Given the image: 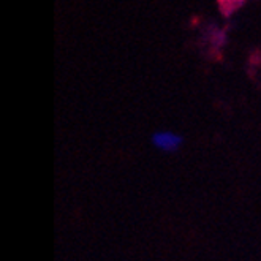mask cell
<instances>
[{
  "label": "cell",
  "instance_id": "obj_1",
  "mask_svg": "<svg viewBox=\"0 0 261 261\" xmlns=\"http://www.w3.org/2000/svg\"><path fill=\"white\" fill-rule=\"evenodd\" d=\"M153 144L163 150H174L180 144V138L173 133H159L153 136Z\"/></svg>",
  "mask_w": 261,
  "mask_h": 261
},
{
  "label": "cell",
  "instance_id": "obj_2",
  "mask_svg": "<svg viewBox=\"0 0 261 261\" xmlns=\"http://www.w3.org/2000/svg\"><path fill=\"white\" fill-rule=\"evenodd\" d=\"M217 4H219L220 13L223 14V16L228 18L245 4V0H217Z\"/></svg>",
  "mask_w": 261,
  "mask_h": 261
}]
</instances>
